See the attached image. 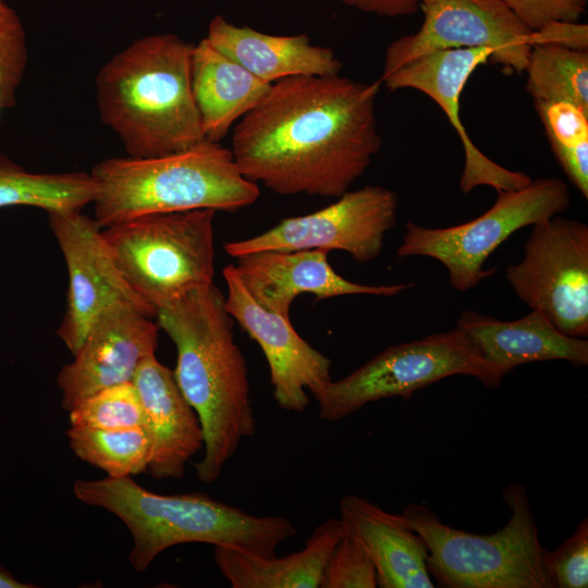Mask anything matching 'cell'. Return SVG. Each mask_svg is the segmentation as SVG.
<instances>
[{"mask_svg": "<svg viewBox=\"0 0 588 588\" xmlns=\"http://www.w3.org/2000/svg\"><path fill=\"white\" fill-rule=\"evenodd\" d=\"M47 213L69 275L65 309L57 334L72 354L94 322L113 306L130 304L156 316L122 275L95 218L82 210Z\"/></svg>", "mask_w": 588, "mask_h": 588, "instance_id": "cell-13", "label": "cell"}, {"mask_svg": "<svg viewBox=\"0 0 588 588\" xmlns=\"http://www.w3.org/2000/svg\"><path fill=\"white\" fill-rule=\"evenodd\" d=\"M5 2L3 0H0V7L4 5Z\"/></svg>", "mask_w": 588, "mask_h": 588, "instance_id": "cell-36", "label": "cell"}, {"mask_svg": "<svg viewBox=\"0 0 588 588\" xmlns=\"http://www.w3.org/2000/svg\"><path fill=\"white\" fill-rule=\"evenodd\" d=\"M158 324L142 308L120 304L91 326L74 359L57 375L61 406L70 412L91 394L132 382L139 365L155 355Z\"/></svg>", "mask_w": 588, "mask_h": 588, "instance_id": "cell-16", "label": "cell"}, {"mask_svg": "<svg viewBox=\"0 0 588 588\" xmlns=\"http://www.w3.org/2000/svg\"><path fill=\"white\" fill-rule=\"evenodd\" d=\"M526 90L536 101H565L588 112V50L532 45Z\"/></svg>", "mask_w": 588, "mask_h": 588, "instance_id": "cell-25", "label": "cell"}, {"mask_svg": "<svg viewBox=\"0 0 588 588\" xmlns=\"http://www.w3.org/2000/svg\"><path fill=\"white\" fill-rule=\"evenodd\" d=\"M132 382L150 440L147 471L156 480L183 478L186 463L204 448L196 412L182 394L173 371L155 355L139 365Z\"/></svg>", "mask_w": 588, "mask_h": 588, "instance_id": "cell-18", "label": "cell"}, {"mask_svg": "<svg viewBox=\"0 0 588 588\" xmlns=\"http://www.w3.org/2000/svg\"><path fill=\"white\" fill-rule=\"evenodd\" d=\"M531 32L558 22H578L586 12V0H503Z\"/></svg>", "mask_w": 588, "mask_h": 588, "instance_id": "cell-32", "label": "cell"}, {"mask_svg": "<svg viewBox=\"0 0 588 588\" xmlns=\"http://www.w3.org/2000/svg\"><path fill=\"white\" fill-rule=\"evenodd\" d=\"M548 572L553 588H587L588 586V519L554 551L548 552Z\"/></svg>", "mask_w": 588, "mask_h": 588, "instance_id": "cell-31", "label": "cell"}, {"mask_svg": "<svg viewBox=\"0 0 588 588\" xmlns=\"http://www.w3.org/2000/svg\"><path fill=\"white\" fill-rule=\"evenodd\" d=\"M380 83L340 74L274 82L233 130L231 151L240 171L280 195L338 198L382 146L376 117Z\"/></svg>", "mask_w": 588, "mask_h": 588, "instance_id": "cell-1", "label": "cell"}, {"mask_svg": "<svg viewBox=\"0 0 588 588\" xmlns=\"http://www.w3.org/2000/svg\"><path fill=\"white\" fill-rule=\"evenodd\" d=\"M340 518L372 561L381 588H433L428 550L402 514L356 494L340 500Z\"/></svg>", "mask_w": 588, "mask_h": 588, "instance_id": "cell-20", "label": "cell"}, {"mask_svg": "<svg viewBox=\"0 0 588 588\" xmlns=\"http://www.w3.org/2000/svg\"><path fill=\"white\" fill-rule=\"evenodd\" d=\"M550 147L571 183L588 198V112L565 101H536Z\"/></svg>", "mask_w": 588, "mask_h": 588, "instance_id": "cell-27", "label": "cell"}, {"mask_svg": "<svg viewBox=\"0 0 588 588\" xmlns=\"http://www.w3.org/2000/svg\"><path fill=\"white\" fill-rule=\"evenodd\" d=\"M556 45L574 50H588V25L579 22H551L531 32V46Z\"/></svg>", "mask_w": 588, "mask_h": 588, "instance_id": "cell-33", "label": "cell"}, {"mask_svg": "<svg viewBox=\"0 0 588 588\" xmlns=\"http://www.w3.org/2000/svg\"><path fill=\"white\" fill-rule=\"evenodd\" d=\"M235 259L233 266L253 298L284 317H290L293 302L302 294H311L315 301L356 294L391 297L413 285L350 281L334 271L328 253L320 249L262 250Z\"/></svg>", "mask_w": 588, "mask_h": 588, "instance_id": "cell-17", "label": "cell"}, {"mask_svg": "<svg viewBox=\"0 0 588 588\" xmlns=\"http://www.w3.org/2000/svg\"><path fill=\"white\" fill-rule=\"evenodd\" d=\"M72 427L122 429L145 426L144 411L133 382L100 390L69 412Z\"/></svg>", "mask_w": 588, "mask_h": 588, "instance_id": "cell-28", "label": "cell"}, {"mask_svg": "<svg viewBox=\"0 0 588 588\" xmlns=\"http://www.w3.org/2000/svg\"><path fill=\"white\" fill-rule=\"evenodd\" d=\"M511 511L507 523L490 535L456 529L421 504L403 512L407 525L424 540L427 565L436 581L448 588H553L548 550L525 486L512 483L501 495Z\"/></svg>", "mask_w": 588, "mask_h": 588, "instance_id": "cell-6", "label": "cell"}, {"mask_svg": "<svg viewBox=\"0 0 588 588\" xmlns=\"http://www.w3.org/2000/svg\"><path fill=\"white\" fill-rule=\"evenodd\" d=\"M320 588H376V567L358 540L346 530L326 562Z\"/></svg>", "mask_w": 588, "mask_h": 588, "instance_id": "cell-29", "label": "cell"}, {"mask_svg": "<svg viewBox=\"0 0 588 588\" xmlns=\"http://www.w3.org/2000/svg\"><path fill=\"white\" fill-rule=\"evenodd\" d=\"M345 532L341 518L319 524L304 548L264 558L229 546H213L215 562L233 588H317L329 554Z\"/></svg>", "mask_w": 588, "mask_h": 588, "instance_id": "cell-23", "label": "cell"}, {"mask_svg": "<svg viewBox=\"0 0 588 588\" xmlns=\"http://www.w3.org/2000/svg\"><path fill=\"white\" fill-rule=\"evenodd\" d=\"M65 433L74 455L103 470L109 477L147 471L150 440L143 427L97 429L70 426Z\"/></svg>", "mask_w": 588, "mask_h": 588, "instance_id": "cell-26", "label": "cell"}, {"mask_svg": "<svg viewBox=\"0 0 588 588\" xmlns=\"http://www.w3.org/2000/svg\"><path fill=\"white\" fill-rule=\"evenodd\" d=\"M191 86L204 137L219 143L260 102L271 84L220 52L205 37L193 46Z\"/></svg>", "mask_w": 588, "mask_h": 588, "instance_id": "cell-22", "label": "cell"}, {"mask_svg": "<svg viewBox=\"0 0 588 588\" xmlns=\"http://www.w3.org/2000/svg\"><path fill=\"white\" fill-rule=\"evenodd\" d=\"M90 175L96 184L94 218L101 228L148 213L235 211L260 195L258 184L240 171L231 149L208 140L156 157L109 158Z\"/></svg>", "mask_w": 588, "mask_h": 588, "instance_id": "cell-5", "label": "cell"}, {"mask_svg": "<svg viewBox=\"0 0 588 588\" xmlns=\"http://www.w3.org/2000/svg\"><path fill=\"white\" fill-rule=\"evenodd\" d=\"M456 327L464 331L483 359L503 377L517 366L542 360L588 365V340L560 331L537 309L510 321L465 310Z\"/></svg>", "mask_w": 588, "mask_h": 588, "instance_id": "cell-19", "label": "cell"}, {"mask_svg": "<svg viewBox=\"0 0 588 588\" xmlns=\"http://www.w3.org/2000/svg\"><path fill=\"white\" fill-rule=\"evenodd\" d=\"M419 30L390 44L382 74L428 52L464 48L491 49L492 62L516 74L525 72L531 30L503 0H419Z\"/></svg>", "mask_w": 588, "mask_h": 588, "instance_id": "cell-12", "label": "cell"}, {"mask_svg": "<svg viewBox=\"0 0 588 588\" xmlns=\"http://www.w3.org/2000/svg\"><path fill=\"white\" fill-rule=\"evenodd\" d=\"M225 306L240 327L260 346L269 366L272 395L284 411L303 413L332 381V362L294 329L290 317L260 306L249 294L233 265L223 271Z\"/></svg>", "mask_w": 588, "mask_h": 588, "instance_id": "cell-14", "label": "cell"}, {"mask_svg": "<svg viewBox=\"0 0 588 588\" xmlns=\"http://www.w3.org/2000/svg\"><path fill=\"white\" fill-rule=\"evenodd\" d=\"M213 209L143 215L102 236L132 290L155 311L213 283Z\"/></svg>", "mask_w": 588, "mask_h": 588, "instance_id": "cell-7", "label": "cell"}, {"mask_svg": "<svg viewBox=\"0 0 588 588\" xmlns=\"http://www.w3.org/2000/svg\"><path fill=\"white\" fill-rule=\"evenodd\" d=\"M569 205L564 181L540 177L517 189L499 191L495 203L468 222L436 229L407 222L396 254L440 261L453 289L465 292L495 272V267L485 269V262L513 233L558 216Z\"/></svg>", "mask_w": 588, "mask_h": 588, "instance_id": "cell-9", "label": "cell"}, {"mask_svg": "<svg viewBox=\"0 0 588 588\" xmlns=\"http://www.w3.org/2000/svg\"><path fill=\"white\" fill-rule=\"evenodd\" d=\"M36 587L29 583L20 581L7 568L0 565V588H34Z\"/></svg>", "mask_w": 588, "mask_h": 588, "instance_id": "cell-35", "label": "cell"}, {"mask_svg": "<svg viewBox=\"0 0 588 588\" xmlns=\"http://www.w3.org/2000/svg\"><path fill=\"white\" fill-rule=\"evenodd\" d=\"M26 36L15 11L0 7V109L12 108L27 64Z\"/></svg>", "mask_w": 588, "mask_h": 588, "instance_id": "cell-30", "label": "cell"}, {"mask_svg": "<svg viewBox=\"0 0 588 588\" xmlns=\"http://www.w3.org/2000/svg\"><path fill=\"white\" fill-rule=\"evenodd\" d=\"M365 13L388 17L412 15L419 10V0H338Z\"/></svg>", "mask_w": 588, "mask_h": 588, "instance_id": "cell-34", "label": "cell"}, {"mask_svg": "<svg viewBox=\"0 0 588 588\" xmlns=\"http://www.w3.org/2000/svg\"><path fill=\"white\" fill-rule=\"evenodd\" d=\"M157 324L176 348L175 381L204 433L197 478L218 480L241 441L256 432L245 357L234 341L233 318L215 283L157 310Z\"/></svg>", "mask_w": 588, "mask_h": 588, "instance_id": "cell-2", "label": "cell"}, {"mask_svg": "<svg viewBox=\"0 0 588 588\" xmlns=\"http://www.w3.org/2000/svg\"><path fill=\"white\" fill-rule=\"evenodd\" d=\"M488 48L438 50L421 54L390 73L382 74L381 83L394 91L416 89L430 97L448 117L456 131L465 154L460 187L464 193L480 185L499 191L517 189L531 179L522 171L503 168L483 155L473 143L460 115L463 89L473 72L490 60Z\"/></svg>", "mask_w": 588, "mask_h": 588, "instance_id": "cell-15", "label": "cell"}, {"mask_svg": "<svg viewBox=\"0 0 588 588\" xmlns=\"http://www.w3.org/2000/svg\"><path fill=\"white\" fill-rule=\"evenodd\" d=\"M73 493L81 502L101 507L123 522L133 540L128 561L137 573L176 544L229 546L270 558L280 543L297 532L286 517L253 515L198 492L159 494L132 476L77 479Z\"/></svg>", "mask_w": 588, "mask_h": 588, "instance_id": "cell-4", "label": "cell"}, {"mask_svg": "<svg viewBox=\"0 0 588 588\" xmlns=\"http://www.w3.org/2000/svg\"><path fill=\"white\" fill-rule=\"evenodd\" d=\"M206 39L270 84L293 76L336 75L342 70V62L333 50L313 45L306 34L270 35L216 15L208 25Z\"/></svg>", "mask_w": 588, "mask_h": 588, "instance_id": "cell-21", "label": "cell"}, {"mask_svg": "<svg viewBox=\"0 0 588 588\" xmlns=\"http://www.w3.org/2000/svg\"><path fill=\"white\" fill-rule=\"evenodd\" d=\"M505 278L530 309L562 332L588 336V225L554 216L531 225L519 262Z\"/></svg>", "mask_w": 588, "mask_h": 588, "instance_id": "cell-10", "label": "cell"}, {"mask_svg": "<svg viewBox=\"0 0 588 588\" xmlns=\"http://www.w3.org/2000/svg\"><path fill=\"white\" fill-rule=\"evenodd\" d=\"M455 375L474 377L488 388L499 387L503 378L455 327L389 346L346 377L332 380L315 396L318 417L336 421L382 399L409 400L416 391Z\"/></svg>", "mask_w": 588, "mask_h": 588, "instance_id": "cell-8", "label": "cell"}, {"mask_svg": "<svg viewBox=\"0 0 588 588\" xmlns=\"http://www.w3.org/2000/svg\"><path fill=\"white\" fill-rule=\"evenodd\" d=\"M397 206V195L388 187L348 189L320 210L284 218L258 235L226 243L224 250L233 258L262 250H342L359 264L369 262L381 254Z\"/></svg>", "mask_w": 588, "mask_h": 588, "instance_id": "cell-11", "label": "cell"}, {"mask_svg": "<svg viewBox=\"0 0 588 588\" xmlns=\"http://www.w3.org/2000/svg\"><path fill=\"white\" fill-rule=\"evenodd\" d=\"M90 173L30 172L0 152V208L30 206L52 211H79L93 203Z\"/></svg>", "mask_w": 588, "mask_h": 588, "instance_id": "cell-24", "label": "cell"}, {"mask_svg": "<svg viewBox=\"0 0 588 588\" xmlns=\"http://www.w3.org/2000/svg\"><path fill=\"white\" fill-rule=\"evenodd\" d=\"M193 46L174 34L145 36L100 69L99 115L127 156L156 157L206 140L191 86Z\"/></svg>", "mask_w": 588, "mask_h": 588, "instance_id": "cell-3", "label": "cell"}]
</instances>
